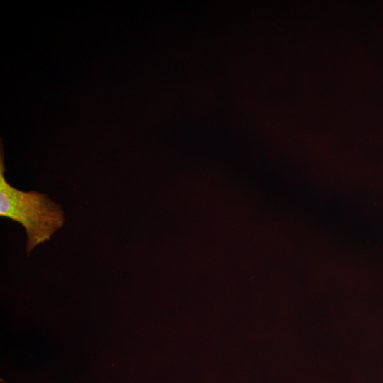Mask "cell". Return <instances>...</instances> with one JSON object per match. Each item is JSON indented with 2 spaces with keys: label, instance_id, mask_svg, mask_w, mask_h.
<instances>
[{
  "label": "cell",
  "instance_id": "6da1fadb",
  "mask_svg": "<svg viewBox=\"0 0 383 383\" xmlns=\"http://www.w3.org/2000/svg\"><path fill=\"white\" fill-rule=\"evenodd\" d=\"M4 157L0 160V215L21 224L26 233L28 255L40 243L49 240L64 224L59 204L47 194L23 192L11 186L4 176Z\"/></svg>",
  "mask_w": 383,
  "mask_h": 383
}]
</instances>
